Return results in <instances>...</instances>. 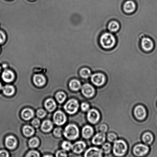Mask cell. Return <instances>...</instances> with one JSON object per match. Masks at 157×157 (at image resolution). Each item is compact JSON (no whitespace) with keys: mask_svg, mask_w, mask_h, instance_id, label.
<instances>
[{"mask_svg":"<svg viewBox=\"0 0 157 157\" xmlns=\"http://www.w3.org/2000/svg\"><path fill=\"white\" fill-rule=\"evenodd\" d=\"M101 47L105 49H110L114 47L116 39L112 33L105 32L101 35L100 40Z\"/></svg>","mask_w":157,"mask_h":157,"instance_id":"obj_1","label":"cell"},{"mask_svg":"<svg viewBox=\"0 0 157 157\" xmlns=\"http://www.w3.org/2000/svg\"><path fill=\"white\" fill-rule=\"evenodd\" d=\"M114 143L113 148L114 155L118 157L124 156L128 150L127 143L121 139L117 140Z\"/></svg>","mask_w":157,"mask_h":157,"instance_id":"obj_2","label":"cell"},{"mask_svg":"<svg viewBox=\"0 0 157 157\" xmlns=\"http://www.w3.org/2000/svg\"><path fill=\"white\" fill-rule=\"evenodd\" d=\"M64 134L67 139L74 140L78 138L79 135V130L75 124H69L66 127Z\"/></svg>","mask_w":157,"mask_h":157,"instance_id":"obj_3","label":"cell"},{"mask_svg":"<svg viewBox=\"0 0 157 157\" xmlns=\"http://www.w3.org/2000/svg\"><path fill=\"white\" fill-rule=\"evenodd\" d=\"M150 148L147 145L143 144H136L134 147L133 152L134 155L138 157L145 156L148 153Z\"/></svg>","mask_w":157,"mask_h":157,"instance_id":"obj_4","label":"cell"},{"mask_svg":"<svg viewBox=\"0 0 157 157\" xmlns=\"http://www.w3.org/2000/svg\"><path fill=\"white\" fill-rule=\"evenodd\" d=\"M79 107L78 101L75 99H71L66 103L64 108L66 112L70 114L76 113Z\"/></svg>","mask_w":157,"mask_h":157,"instance_id":"obj_5","label":"cell"},{"mask_svg":"<svg viewBox=\"0 0 157 157\" xmlns=\"http://www.w3.org/2000/svg\"><path fill=\"white\" fill-rule=\"evenodd\" d=\"M106 77L104 74L97 73L94 74L91 77V81L97 87H101L106 81Z\"/></svg>","mask_w":157,"mask_h":157,"instance_id":"obj_6","label":"cell"},{"mask_svg":"<svg viewBox=\"0 0 157 157\" xmlns=\"http://www.w3.org/2000/svg\"><path fill=\"white\" fill-rule=\"evenodd\" d=\"M101 115L99 112L95 108L90 109L87 115V118L89 122L92 124H97L99 121Z\"/></svg>","mask_w":157,"mask_h":157,"instance_id":"obj_7","label":"cell"},{"mask_svg":"<svg viewBox=\"0 0 157 157\" xmlns=\"http://www.w3.org/2000/svg\"><path fill=\"white\" fill-rule=\"evenodd\" d=\"M135 117L140 121L144 120L147 116V112L144 106L138 105L136 106L134 110Z\"/></svg>","mask_w":157,"mask_h":157,"instance_id":"obj_8","label":"cell"},{"mask_svg":"<svg viewBox=\"0 0 157 157\" xmlns=\"http://www.w3.org/2000/svg\"><path fill=\"white\" fill-rule=\"evenodd\" d=\"M141 46L145 52H150L153 50L155 47L154 41L149 37H144L141 41Z\"/></svg>","mask_w":157,"mask_h":157,"instance_id":"obj_9","label":"cell"},{"mask_svg":"<svg viewBox=\"0 0 157 157\" xmlns=\"http://www.w3.org/2000/svg\"><path fill=\"white\" fill-rule=\"evenodd\" d=\"M101 149L93 147L88 149L84 153V157H103Z\"/></svg>","mask_w":157,"mask_h":157,"instance_id":"obj_10","label":"cell"},{"mask_svg":"<svg viewBox=\"0 0 157 157\" xmlns=\"http://www.w3.org/2000/svg\"><path fill=\"white\" fill-rule=\"evenodd\" d=\"M82 94L86 97L91 98L92 97L95 93L94 88L90 84H85L82 86L81 88Z\"/></svg>","mask_w":157,"mask_h":157,"instance_id":"obj_11","label":"cell"},{"mask_svg":"<svg viewBox=\"0 0 157 157\" xmlns=\"http://www.w3.org/2000/svg\"><path fill=\"white\" fill-rule=\"evenodd\" d=\"M53 119L55 124L58 125H61L65 123L67 118L63 112L58 111L54 115Z\"/></svg>","mask_w":157,"mask_h":157,"instance_id":"obj_12","label":"cell"},{"mask_svg":"<svg viewBox=\"0 0 157 157\" xmlns=\"http://www.w3.org/2000/svg\"><path fill=\"white\" fill-rule=\"evenodd\" d=\"M123 9L126 13L130 14L134 12L136 9V5L132 0H128L124 2Z\"/></svg>","mask_w":157,"mask_h":157,"instance_id":"obj_13","label":"cell"},{"mask_svg":"<svg viewBox=\"0 0 157 157\" xmlns=\"http://www.w3.org/2000/svg\"><path fill=\"white\" fill-rule=\"evenodd\" d=\"M86 143L84 141H79L75 143L73 145H72V150L74 153L79 154L82 153L86 149Z\"/></svg>","mask_w":157,"mask_h":157,"instance_id":"obj_14","label":"cell"},{"mask_svg":"<svg viewBox=\"0 0 157 157\" xmlns=\"http://www.w3.org/2000/svg\"><path fill=\"white\" fill-rule=\"evenodd\" d=\"M106 136L105 133H97L92 138V143L95 145H100L104 143L105 141Z\"/></svg>","mask_w":157,"mask_h":157,"instance_id":"obj_15","label":"cell"},{"mask_svg":"<svg viewBox=\"0 0 157 157\" xmlns=\"http://www.w3.org/2000/svg\"><path fill=\"white\" fill-rule=\"evenodd\" d=\"M3 80L6 82H10L13 80L15 78L14 74L10 70H6L3 72L2 75Z\"/></svg>","mask_w":157,"mask_h":157,"instance_id":"obj_16","label":"cell"},{"mask_svg":"<svg viewBox=\"0 0 157 157\" xmlns=\"http://www.w3.org/2000/svg\"><path fill=\"white\" fill-rule=\"evenodd\" d=\"M94 132L93 128L91 126L87 125L83 128L82 133L83 137L85 139H89L93 135Z\"/></svg>","mask_w":157,"mask_h":157,"instance_id":"obj_17","label":"cell"},{"mask_svg":"<svg viewBox=\"0 0 157 157\" xmlns=\"http://www.w3.org/2000/svg\"><path fill=\"white\" fill-rule=\"evenodd\" d=\"M17 141L14 137L10 136L7 137L6 139V145L8 148L13 149L16 147Z\"/></svg>","mask_w":157,"mask_h":157,"instance_id":"obj_18","label":"cell"},{"mask_svg":"<svg viewBox=\"0 0 157 157\" xmlns=\"http://www.w3.org/2000/svg\"><path fill=\"white\" fill-rule=\"evenodd\" d=\"M33 81L36 86L42 87L45 84V78L42 75H35L33 77Z\"/></svg>","mask_w":157,"mask_h":157,"instance_id":"obj_19","label":"cell"},{"mask_svg":"<svg viewBox=\"0 0 157 157\" xmlns=\"http://www.w3.org/2000/svg\"><path fill=\"white\" fill-rule=\"evenodd\" d=\"M142 139L144 143L150 145L154 141L153 135L150 132H146L143 135Z\"/></svg>","mask_w":157,"mask_h":157,"instance_id":"obj_20","label":"cell"},{"mask_svg":"<svg viewBox=\"0 0 157 157\" xmlns=\"http://www.w3.org/2000/svg\"><path fill=\"white\" fill-rule=\"evenodd\" d=\"M34 113L33 110L29 108H26L23 110L21 113V116L25 120H29L33 118Z\"/></svg>","mask_w":157,"mask_h":157,"instance_id":"obj_21","label":"cell"},{"mask_svg":"<svg viewBox=\"0 0 157 157\" xmlns=\"http://www.w3.org/2000/svg\"><path fill=\"white\" fill-rule=\"evenodd\" d=\"M108 28L110 32H117L120 28L119 23L116 21H112L109 23Z\"/></svg>","mask_w":157,"mask_h":157,"instance_id":"obj_22","label":"cell"},{"mask_svg":"<svg viewBox=\"0 0 157 157\" xmlns=\"http://www.w3.org/2000/svg\"><path fill=\"white\" fill-rule=\"evenodd\" d=\"M45 107L49 112L53 111L56 107V104L55 101L52 99H48L46 101Z\"/></svg>","mask_w":157,"mask_h":157,"instance_id":"obj_23","label":"cell"},{"mask_svg":"<svg viewBox=\"0 0 157 157\" xmlns=\"http://www.w3.org/2000/svg\"><path fill=\"white\" fill-rule=\"evenodd\" d=\"M41 128L43 131L49 132L53 128V124L50 121L46 120L43 123Z\"/></svg>","mask_w":157,"mask_h":157,"instance_id":"obj_24","label":"cell"},{"mask_svg":"<svg viewBox=\"0 0 157 157\" xmlns=\"http://www.w3.org/2000/svg\"><path fill=\"white\" fill-rule=\"evenodd\" d=\"M3 93L8 96H11L14 93L15 89L13 86L7 85L3 88Z\"/></svg>","mask_w":157,"mask_h":157,"instance_id":"obj_25","label":"cell"},{"mask_svg":"<svg viewBox=\"0 0 157 157\" xmlns=\"http://www.w3.org/2000/svg\"><path fill=\"white\" fill-rule=\"evenodd\" d=\"M70 86L71 89L74 91H78L81 88V84L77 80H73L70 81Z\"/></svg>","mask_w":157,"mask_h":157,"instance_id":"obj_26","label":"cell"},{"mask_svg":"<svg viewBox=\"0 0 157 157\" xmlns=\"http://www.w3.org/2000/svg\"><path fill=\"white\" fill-rule=\"evenodd\" d=\"M80 75L82 77L84 78H87L91 75V72L87 68H83L80 71Z\"/></svg>","mask_w":157,"mask_h":157,"instance_id":"obj_27","label":"cell"},{"mask_svg":"<svg viewBox=\"0 0 157 157\" xmlns=\"http://www.w3.org/2000/svg\"><path fill=\"white\" fill-rule=\"evenodd\" d=\"M23 131L24 134L27 136H30L34 132L33 129L29 126H25L23 128Z\"/></svg>","mask_w":157,"mask_h":157,"instance_id":"obj_28","label":"cell"},{"mask_svg":"<svg viewBox=\"0 0 157 157\" xmlns=\"http://www.w3.org/2000/svg\"><path fill=\"white\" fill-rule=\"evenodd\" d=\"M112 150V146L109 143H106L103 144L101 147L103 153L105 154H109L110 153Z\"/></svg>","mask_w":157,"mask_h":157,"instance_id":"obj_29","label":"cell"},{"mask_svg":"<svg viewBox=\"0 0 157 157\" xmlns=\"http://www.w3.org/2000/svg\"><path fill=\"white\" fill-rule=\"evenodd\" d=\"M56 98L58 102L62 103L66 99V95L63 92H59L56 94Z\"/></svg>","mask_w":157,"mask_h":157,"instance_id":"obj_30","label":"cell"},{"mask_svg":"<svg viewBox=\"0 0 157 157\" xmlns=\"http://www.w3.org/2000/svg\"><path fill=\"white\" fill-rule=\"evenodd\" d=\"M39 144V140L36 138H32L29 142V146L32 148H35V147H37Z\"/></svg>","mask_w":157,"mask_h":157,"instance_id":"obj_31","label":"cell"},{"mask_svg":"<svg viewBox=\"0 0 157 157\" xmlns=\"http://www.w3.org/2000/svg\"><path fill=\"white\" fill-rule=\"evenodd\" d=\"M107 139L109 142H114L117 139V136L114 133H109L107 135Z\"/></svg>","mask_w":157,"mask_h":157,"instance_id":"obj_32","label":"cell"},{"mask_svg":"<svg viewBox=\"0 0 157 157\" xmlns=\"http://www.w3.org/2000/svg\"><path fill=\"white\" fill-rule=\"evenodd\" d=\"M72 147L71 144L67 141H64L62 144V148L65 151L70 150L71 149H72Z\"/></svg>","mask_w":157,"mask_h":157,"instance_id":"obj_33","label":"cell"},{"mask_svg":"<svg viewBox=\"0 0 157 157\" xmlns=\"http://www.w3.org/2000/svg\"><path fill=\"white\" fill-rule=\"evenodd\" d=\"M25 157H40V156L38 152L32 150L29 152Z\"/></svg>","mask_w":157,"mask_h":157,"instance_id":"obj_34","label":"cell"},{"mask_svg":"<svg viewBox=\"0 0 157 157\" xmlns=\"http://www.w3.org/2000/svg\"><path fill=\"white\" fill-rule=\"evenodd\" d=\"M67 155L65 151L60 150L58 151L56 154V157H67Z\"/></svg>","mask_w":157,"mask_h":157,"instance_id":"obj_35","label":"cell"},{"mask_svg":"<svg viewBox=\"0 0 157 157\" xmlns=\"http://www.w3.org/2000/svg\"><path fill=\"white\" fill-rule=\"evenodd\" d=\"M99 130L101 133H105L108 130V127L107 124H102L100 125Z\"/></svg>","mask_w":157,"mask_h":157,"instance_id":"obj_36","label":"cell"},{"mask_svg":"<svg viewBox=\"0 0 157 157\" xmlns=\"http://www.w3.org/2000/svg\"><path fill=\"white\" fill-rule=\"evenodd\" d=\"M81 108L82 111L87 112L90 108V105L87 103L83 102L81 104Z\"/></svg>","mask_w":157,"mask_h":157,"instance_id":"obj_37","label":"cell"},{"mask_svg":"<svg viewBox=\"0 0 157 157\" xmlns=\"http://www.w3.org/2000/svg\"><path fill=\"white\" fill-rule=\"evenodd\" d=\"M53 133L55 136L60 137L62 135V129L60 128H57L55 129Z\"/></svg>","mask_w":157,"mask_h":157,"instance_id":"obj_38","label":"cell"},{"mask_svg":"<svg viewBox=\"0 0 157 157\" xmlns=\"http://www.w3.org/2000/svg\"><path fill=\"white\" fill-rule=\"evenodd\" d=\"M46 113L45 111L43 109H40L37 112V115L40 118H43L45 116Z\"/></svg>","mask_w":157,"mask_h":157,"instance_id":"obj_39","label":"cell"},{"mask_svg":"<svg viewBox=\"0 0 157 157\" xmlns=\"http://www.w3.org/2000/svg\"><path fill=\"white\" fill-rule=\"evenodd\" d=\"M6 35L2 31L0 30V44H2L5 41Z\"/></svg>","mask_w":157,"mask_h":157,"instance_id":"obj_40","label":"cell"},{"mask_svg":"<svg viewBox=\"0 0 157 157\" xmlns=\"http://www.w3.org/2000/svg\"><path fill=\"white\" fill-rule=\"evenodd\" d=\"M0 157H10L9 154L6 150H2L0 151Z\"/></svg>","mask_w":157,"mask_h":157,"instance_id":"obj_41","label":"cell"},{"mask_svg":"<svg viewBox=\"0 0 157 157\" xmlns=\"http://www.w3.org/2000/svg\"><path fill=\"white\" fill-rule=\"evenodd\" d=\"M32 124L35 127H38L40 125V121L39 120L35 118L32 121Z\"/></svg>","mask_w":157,"mask_h":157,"instance_id":"obj_42","label":"cell"},{"mask_svg":"<svg viewBox=\"0 0 157 157\" xmlns=\"http://www.w3.org/2000/svg\"><path fill=\"white\" fill-rule=\"evenodd\" d=\"M43 157H54L53 156H52V155H44V156Z\"/></svg>","mask_w":157,"mask_h":157,"instance_id":"obj_43","label":"cell"},{"mask_svg":"<svg viewBox=\"0 0 157 157\" xmlns=\"http://www.w3.org/2000/svg\"><path fill=\"white\" fill-rule=\"evenodd\" d=\"M2 67L4 68H5L6 67H7V65H6V64H4L2 65Z\"/></svg>","mask_w":157,"mask_h":157,"instance_id":"obj_44","label":"cell"},{"mask_svg":"<svg viewBox=\"0 0 157 157\" xmlns=\"http://www.w3.org/2000/svg\"><path fill=\"white\" fill-rule=\"evenodd\" d=\"M2 88V85L1 82H0V90H1V89Z\"/></svg>","mask_w":157,"mask_h":157,"instance_id":"obj_45","label":"cell"},{"mask_svg":"<svg viewBox=\"0 0 157 157\" xmlns=\"http://www.w3.org/2000/svg\"><path fill=\"white\" fill-rule=\"evenodd\" d=\"M1 67H0V72H1Z\"/></svg>","mask_w":157,"mask_h":157,"instance_id":"obj_46","label":"cell"},{"mask_svg":"<svg viewBox=\"0 0 157 157\" xmlns=\"http://www.w3.org/2000/svg\"><path fill=\"white\" fill-rule=\"evenodd\" d=\"M31 1H33V0H31Z\"/></svg>","mask_w":157,"mask_h":157,"instance_id":"obj_47","label":"cell"},{"mask_svg":"<svg viewBox=\"0 0 157 157\" xmlns=\"http://www.w3.org/2000/svg\"></svg>","mask_w":157,"mask_h":157,"instance_id":"obj_48","label":"cell"}]
</instances>
